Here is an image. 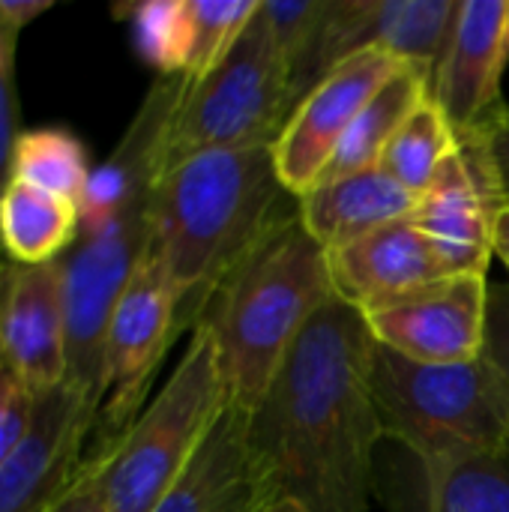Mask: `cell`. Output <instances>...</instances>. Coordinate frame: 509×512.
<instances>
[{
  "mask_svg": "<svg viewBox=\"0 0 509 512\" xmlns=\"http://www.w3.org/2000/svg\"><path fill=\"white\" fill-rule=\"evenodd\" d=\"M375 339L333 297L249 414V447L273 510L369 512L384 426L372 399Z\"/></svg>",
  "mask_w": 509,
  "mask_h": 512,
  "instance_id": "obj_1",
  "label": "cell"
},
{
  "mask_svg": "<svg viewBox=\"0 0 509 512\" xmlns=\"http://www.w3.org/2000/svg\"><path fill=\"white\" fill-rule=\"evenodd\" d=\"M183 75H156L114 153L93 168L75 243L63 252L66 387L99 417L105 336L117 300L153 246V195L165 168Z\"/></svg>",
  "mask_w": 509,
  "mask_h": 512,
  "instance_id": "obj_2",
  "label": "cell"
},
{
  "mask_svg": "<svg viewBox=\"0 0 509 512\" xmlns=\"http://www.w3.org/2000/svg\"><path fill=\"white\" fill-rule=\"evenodd\" d=\"M336 297L327 249L306 231L297 198L225 273L195 327L216 345L234 408L252 411L309 321Z\"/></svg>",
  "mask_w": 509,
  "mask_h": 512,
  "instance_id": "obj_3",
  "label": "cell"
},
{
  "mask_svg": "<svg viewBox=\"0 0 509 512\" xmlns=\"http://www.w3.org/2000/svg\"><path fill=\"white\" fill-rule=\"evenodd\" d=\"M294 198L273 147L204 150L168 168L153 195V249L180 297V330L195 327L225 273Z\"/></svg>",
  "mask_w": 509,
  "mask_h": 512,
  "instance_id": "obj_4",
  "label": "cell"
},
{
  "mask_svg": "<svg viewBox=\"0 0 509 512\" xmlns=\"http://www.w3.org/2000/svg\"><path fill=\"white\" fill-rule=\"evenodd\" d=\"M369 384L384 438L411 450L426 471L429 512H438L456 471L507 450V396L483 357L426 366L375 342Z\"/></svg>",
  "mask_w": 509,
  "mask_h": 512,
  "instance_id": "obj_5",
  "label": "cell"
},
{
  "mask_svg": "<svg viewBox=\"0 0 509 512\" xmlns=\"http://www.w3.org/2000/svg\"><path fill=\"white\" fill-rule=\"evenodd\" d=\"M228 405L216 345L204 327H192L189 345L162 390L120 441L96 453L108 512L156 510Z\"/></svg>",
  "mask_w": 509,
  "mask_h": 512,
  "instance_id": "obj_6",
  "label": "cell"
},
{
  "mask_svg": "<svg viewBox=\"0 0 509 512\" xmlns=\"http://www.w3.org/2000/svg\"><path fill=\"white\" fill-rule=\"evenodd\" d=\"M294 108L291 72L261 0L225 57L207 75L186 78L168 123L165 168L204 150L273 147Z\"/></svg>",
  "mask_w": 509,
  "mask_h": 512,
  "instance_id": "obj_7",
  "label": "cell"
},
{
  "mask_svg": "<svg viewBox=\"0 0 509 512\" xmlns=\"http://www.w3.org/2000/svg\"><path fill=\"white\" fill-rule=\"evenodd\" d=\"M180 333V297L150 246L108 324L105 363H102V399L96 429L102 450L123 438V432L144 411L153 375Z\"/></svg>",
  "mask_w": 509,
  "mask_h": 512,
  "instance_id": "obj_8",
  "label": "cell"
},
{
  "mask_svg": "<svg viewBox=\"0 0 509 512\" xmlns=\"http://www.w3.org/2000/svg\"><path fill=\"white\" fill-rule=\"evenodd\" d=\"M366 318L372 339L414 363L462 366L486 351L489 279L477 273L432 282Z\"/></svg>",
  "mask_w": 509,
  "mask_h": 512,
  "instance_id": "obj_9",
  "label": "cell"
},
{
  "mask_svg": "<svg viewBox=\"0 0 509 512\" xmlns=\"http://www.w3.org/2000/svg\"><path fill=\"white\" fill-rule=\"evenodd\" d=\"M509 66V0H459L456 24L429 84V99L456 132L477 144L507 111L501 84Z\"/></svg>",
  "mask_w": 509,
  "mask_h": 512,
  "instance_id": "obj_10",
  "label": "cell"
},
{
  "mask_svg": "<svg viewBox=\"0 0 509 512\" xmlns=\"http://www.w3.org/2000/svg\"><path fill=\"white\" fill-rule=\"evenodd\" d=\"M399 66L402 63L384 51H363L330 69L300 99L273 144L279 180L294 198L306 195L324 177L360 111Z\"/></svg>",
  "mask_w": 509,
  "mask_h": 512,
  "instance_id": "obj_11",
  "label": "cell"
},
{
  "mask_svg": "<svg viewBox=\"0 0 509 512\" xmlns=\"http://www.w3.org/2000/svg\"><path fill=\"white\" fill-rule=\"evenodd\" d=\"M459 0H330L318 48L324 78L342 60L363 51H384L429 75L447 51Z\"/></svg>",
  "mask_w": 509,
  "mask_h": 512,
  "instance_id": "obj_12",
  "label": "cell"
},
{
  "mask_svg": "<svg viewBox=\"0 0 509 512\" xmlns=\"http://www.w3.org/2000/svg\"><path fill=\"white\" fill-rule=\"evenodd\" d=\"M96 432V411L66 384L33 399L24 444L0 465V512H51L81 465Z\"/></svg>",
  "mask_w": 509,
  "mask_h": 512,
  "instance_id": "obj_13",
  "label": "cell"
},
{
  "mask_svg": "<svg viewBox=\"0 0 509 512\" xmlns=\"http://www.w3.org/2000/svg\"><path fill=\"white\" fill-rule=\"evenodd\" d=\"M0 363L33 396L66 384V300L60 261L6 264L0 282Z\"/></svg>",
  "mask_w": 509,
  "mask_h": 512,
  "instance_id": "obj_14",
  "label": "cell"
},
{
  "mask_svg": "<svg viewBox=\"0 0 509 512\" xmlns=\"http://www.w3.org/2000/svg\"><path fill=\"white\" fill-rule=\"evenodd\" d=\"M327 264L336 297L360 315L384 309L432 282L456 276L411 216L396 219L354 243L330 249Z\"/></svg>",
  "mask_w": 509,
  "mask_h": 512,
  "instance_id": "obj_15",
  "label": "cell"
},
{
  "mask_svg": "<svg viewBox=\"0 0 509 512\" xmlns=\"http://www.w3.org/2000/svg\"><path fill=\"white\" fill-rule=\"evenodd\" d=\"M501 204L486 165L477 156L456 150L417 198L411 219L456 276H489L492 219Z\"/></svg>",
  "mask_w": 509,
  "mask_h": 512,
  "instance_id": "obj_16",
  "label": "cell"
},
{
  "mask_svg": "<svg viewBox=\"0 0 509 512\" xmlns=\"http://www.w3.org/2000/svg\"><path fill=\"white\" fill-rule=\"evenodd\" d=\"M153 512H273L249 447V414L228 405Z\"/></svg>",
  "mask_w": 509,
  "mask_h": 512,
  "instance_id": "obj_17",
  "label": "cell"
},
{
  "mask_svg": "<svg viewBox=\"0 0 509 512\" xmlns=\"http://www.w3.org/2000/svg\"><path fill=\"white\" fill-rule=\"evenodd\" d=\"M417 198L381 168L321 180L297 198L306 231L330 252L354 243L396 219L411 216Z\"/></svg>",
  "mask_w": 509,
  "mask_h": 512,
  "instance_id": "obj_18",
  "label": "cell"
},
{
  "mask_svg": "<svg viewBox=\"0 0 509 512\" xmlns=\"http://www.w3.org/2000/svg\"><path fill=\"white\" fill-rule=\"evenodd\" d=\"M81 207L24 180H9L0 195V246L12 264L60 261L75 243Z\"/></svg>",
  "mask_w": 509,
  "mask_h": 512,
  "instance_id": "obj_19",
  "label": "cell"
},
{
  "mask_svg": "<svg viewBox=\"0 0 509 512\" xmlns=\"http://www.w3.org/2000/svg\"><path fill=\"white\" fill-rule=\"evenodd\" d=\"M426 99H429V75L423 69L411 66V63H402L381 84V90L369 99V105L360 111V117L348 129L345 141L339 144V150H336V156L327 165L321 180H333V177L378 168V159H381L384 147L390 144V138L399 132V126Z\"/></svg>",
  "mask_w": 509,
  "mask_h": 512,
  "instance_id": "obj_20",
  "label": "cell"
},
{
  "mask_svg": "<svg viewBox=\"0 0 509 512\" xmlns=\"http://www.w3.org/2000/svg\"><path fill=\"white\" fill-rule=\"evenodd\" d=\"M456 150L459 141L453 126L447 123L441 108L432 99H426L390 138L378 159V168L387 177H393L402 189H408L414 198H420Z\"/></svg>",
  "mask_w": 509,
  "mask_h": 512,
  "instance_id": "obj_21",
  "label": "cell"
},
{
  "mask_svg": "<svg viewBox=\"0 0 509 512\" xmlns=\"http://www.w3.org/2000/svg\"><path fill=\"white\" fill-rule=\"evenodd\" d=\"M93 168L84 144L66 129H33L21 132L12 153V180L33 183L81 207Z\"/></svg>",
  "mask_w": 509,
  "mask_h": 512,
  "instance_id": "obj_22",
  "label": "cell"
},
{
  "mask_svg": "<svg viewBox=\"0 0 509 512\" xmlns=\"http://www.w3.org/2000/svg\"><path fill=\"white\" fill-rule=\"evenodd\" d=\"M261 0H183V63L180 75H207L258 12Z\"/></svg>",
  "mask_w": 509,
  "mask_h": 512,
  "instance_id": "obj_23",
  "label": "cell"
},
{
  "mask_svg": "<svg viewBox=\"0 0 509 512\" xmlns=\"http://www.w3.org/2000/svg\"><path fill=\"white\" fill-rule=\"evenodd\" d=\"M330 0H264V15L270 21L273 39L288 63L291 84L300 99L321 81L318 48Z\"/></svg>",
  "mask_w": 509,
  "mask_h": 512,
  "instance_id": "obj_24",
  "label": "cell"
},
{
  "mask_svg": "<svg viewBox=\"0 0 509 512\" xmlns=\"http://www.w3.org/2000/svg\"><path fill=\"white\" fill-rule=\"evenodd\" d=\"M438 512H509V456H486L453 474Z\"/></svg>",
  "mask_w": 509,
  "mask_h": 512,
  "instance_id": "obj_25",
  "label": "cell"
},
{
  "mask_svg": "<svg viewBox=\"0 0 509 512\" xmlns=\"http://www.w3.org/2000/svg\"><path fill=\"white\" fill-rule=\"evenodd\" d=\"M135 36L159 75H180L183 63V0L144 3L135 9Z\"/></svg>",
  "mask_w": 509,
  "mask_h": 512,
  "instance_id": "obj_26",
  "label": "cell"
},
{
  "mask_svg": "<svg viewBox=\"0 0 509 512\" xmlns=\"http://www.w3.org/2000/svg\"><path fill=\"white\" fill-rule=\"evenodd\" d=\"M15 45L12 33L0 21V195L12 180V153L18 141V99H15Z\"/></svg>",
  "mask_w": 509,
  "mask_h": 512,
  "instance_id": "obj_27",
  "label": "cell"
},
{
  "mask_svg": "<svg viewBox=\"0 0 509 512\" xmlns=\"http://www.w3.org/2000/svg\"><path fill=\"white\" fill-rule=\"evenodd\" d=\"M33 393L0 363V465L24 444L33 420Z\"/></svg>",
  "mask_w": 509,
  "mask_h": 512,
  "instance_id": "obj_28",
  "label": "cell"
},
{
  "mask_svg": "<svg viewBox=\"0 0 509 512\" xmlns=\"http://www.w3.org/2000/svg\"><path fill=\"white\" fill-rule=\"evenodd\" d=\"M483 360L495 369L509 408V282L489 285V330H486ZM504 453L509 456V432Z\"/></svg>",
  "mask_w": 509,
  "mask_h": 512,
  "instance_id": "obj_29",
  "label": "cell"
},
{
  "mask_svg": "<svg viewBox=\"0 0 509 512\" xmlns=\"http://www.w3.org/2000/svg\"><path fill=\"white\" fill-rule=\"evenodd\" d=\"M51 512H108L105 498H102V483H99V459L87 456L63 498L54 504Z\"/></svg>",
  "mask_w": 509,
  "mask_h": 512,
  "instance_id": "obj_30",
  "label": "cell"
},
{
  "mask_svg": "<svg viewBox=\"0 0 509 512\" xmlns=\"http://www.w3.org/2000/svg\"><path fill=\"white\" fill-rule=\"evenodd\" d=\"M492 177L495 192L501 195V201H509V108L498 117V123L486 132L483 141H477Z\"/></svg>",
  "mask_w": 509,
  "mask_h": 512,
  "instance_id": "obj_31",
  "label": "cell"
},
{
  "mask_svg": "<svg viewBox=\"0 0 509 512\" xmlns=\"http://www.w3.org/2000/svg\"><path fill=\"white\" fill-rule=\"evenodd\" d=\"M51 6H54L51 0H0V21L12 33H21L33 18H39Z\"/></svg>",
  "mask_w": 509,
  "mask_h": 512,
  "instance_id": "obj_32",
  "label": "cell"
},
{
  "mask_svg": "<svg viewBox=\"0 0 509 512\" xmlns=\"http://www.w3.org/2000/svg\"><path fill=\"white\" fill-rule=\"evenodd\" d=\"M492 255L501 258L509 270V201L495 210V219H492Z\"/></svg>",
  "mask_w": 509,
  "mask_h": 512,
  "instance_id": "obj_33",
  "label": "cell"
},
{
  "mask_svg": "<svg viewBox=\"0 0 509 512\" xmlns=\"http://www.w3.org/2000/svg\"><path fill=\"white\" fill-rule=\"evenodd\" d=\"M273 512H300V510H294V507H282V510H273Z\"/></svg>",
  "mask_w": 509,
  "mask_h": 512,
  "instance_id": "obj_34",
  "label": "cell"
},
{
  "mask_svg": "<svg viewBox=\"0 0 509 512\" xmlns=\"http://www.w3.org/2000/svg\"><path fill=\"white\" fill-rule=\"evenodd\" d=\"M3 270H6V267H0V282H3Z\"/></svg>",
  "mask_w": 509,
  "mask_h": 512,
  "instance_id": "obj_35",
  "label": "cell"
}]
</instances>
